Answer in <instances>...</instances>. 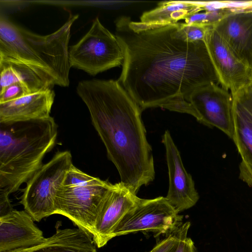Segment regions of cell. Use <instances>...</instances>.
I'll return each mask as SVG.
<instances>
[{"label": "cell", "instance_id": "1", "mask_svg": "<svg viewBox=\"0 0 252 252\" xmlns=\"http://www.w3.org/2000/svg\"><path fill=\"white\" fill-rule=\"evenodd\" d=\"M115 31L124 57L118 80L142 111L160 107L193 116L191 94L220 84L205 41H188L181 23L150 24L123 16Z\"/></svg>", "mask_w": 252, "mask_h": 252}, {"label": "cell", "instance_id": "2", "mask_svg": "<svg viewBox=\"0 0 252 252\" xmlns=\"http://www.w3.org/2000/svg\"><path fill=\"white\" fill-rule=\"evenodd\" d=\"M76 92L88 109L120 182L136 194L155 178L142 110L118 80H83Z\"/></svg>", "mask_w": 252, "mask_h": 252}, {"label": "cell", "instance_id": "3", "mask_svg": "<svg viewBox=\"0 0 252 252\" xmlns=\"http://www.w3.org/2000/svg\"><path fill=\"white\" fill-rule=\"evenodd\" d=\"M57 128L51 116L0 123V189L10 194L32 177L54 147Z\"/></svg>", "mask_w": 252, "mask_h": 252}, {"label": "cell", "instance_id": "4", "mask_svg": "<svg viewBox=\"0 0 252 252\" xmlns=\"http://www.w3.org/2000/svg\"><path fill=\"white\" fill-rule=\"evenodd\" d=\"M78 15L54 32L41 35L19 27L1 15L0 60L19 61L52 74L59 86L68 87L71 68L68 54L70 30Z\"/></svg>", "mask_w": 252, "mask_h": 252}, {"label": "cell", "instance_id": "5", "mask_svg": "<svg viewBox=\"0 0 252 252\" xmlns=\"http://www.w3.org/2000/svg\"><path fill=\"white\" fill-rule=\"evenodd\" d=\"M112 185L107 180L89 175L72 165L57 189L55 214L67 217L92 237L98 208Z\"/></svg>", "mask_w": 252, "mask_h": 252}, {"label": "cell", "instance_id": "6", "mask_svg": "<svg viewBox=\"0 0 252 252\" xmlns=\"http://www.w3.org/2000/svg\"><path fill=\"white\" fill-rule=\"evenodd\" d=\"M68 54L71 67L93 76L122 65L124 57L117 37L103 26L98 17L85 35L69 47Z\"/></svg>", "mask_w": 252, "mask_h": 252}, {"label": "cell", "instance_id": "7", "mask_svg": "<svg viewBox=\"0 0 252 252\" xmlns=\"http://www.w3.org/2000/svg\"><path fill=\"white\" fill-rule=\"evenodd\" d=\"M72 165L69 151L59 152L27 182L21 203L34 220L39 222L55 214L57 189Z\"/></svg>", "mask_w": 252, "mask_h": 252}, {"label": "cell", "instance_id": "8", "mask_svg": "<svg viewBox=\"0 0 252 252\" xmlns=\"http://www.w3.org/2000/svg\"><path fill=\"white\" fill-rule=\"evenodd\" d=\"M183 219L165 197L139 198L115 229L113 237L139 231L167 235L180 227Z\"/></svg>", "mask_w": 252, "mask_h": 252}, {"label": "cell", "instance_id": "9", "mask_svg": "<svg viewBox=\"0 0 252 252\" xmlns=\"http://www.w3.org/2000/svg\"><path fill=\"white\" fill-rule=\"evenodd\" d=\"M189 102L198 122L218 128L232 139L233 101L230 92L219 84H211L193 92Z\"/></svg>", "mask_w": 252, "mask_h": 252}, {"label": "cell", "instance_id": "10", "mask_svg": "<svg viewBox=\"0 0 252 252\" xmlns=\"http://www.w3.org/2000/svg\"><path fill=\"white\" fill-rule=\"evenodd\" d=\"M232 96V139L241 158L239 178L252 187V83Z\"/></svg>", "mask_w": 252, "mask_h": 252}, {"label": "cell", "instance_id": "11", "mask_svg": "<svg viewBox=\"0 0 252 252\" xmlns=\"http://www.w3.org/2000/svg\"><path fill=\"white\" fill-rule=\"evenodd\" d=\"M139 197L121 182L113 184L102 198L96 213L93 240L99 248L113 238V232Z\"/></svg>", "mask_w": 252, "mask_h": 252}, {"label": "cell", "instance_id": "12", "mask_svg": "<svg viewBox=\"0 0 252 252\" xmlns=\"http://www.w3.org/2000/svg\"><path fill=\"white\" fill-rule=\"evenodd\" d=\"M204 41L220 84L231 94L252 83V69L241 62L211 26Z\"/></svg>", "mask_w": 252, "mask_h": 252}, {"label": "cell", "instance_id": "13", "mask_svg": "<svg viewBox=\"0 0 252 252\" xmlns=\"http://www.w3.org/2000/svg\"><path fill=\"white\" fill-rule=\"evenodd\" d=\"M162 142L165 149L169 175V189L165 197L179 213L194 206L199 195L191 175L185 168L180 153L168 130L165 131Z\"/></svg>", "mask_w": 252, "mask_h": 252}, {"label": "cell", "instance_id": "14", "mask_svg": "<svg viewBox=\"0 0 252 252\" xmlns=\"http://www.w3.org/2000/svg\"><path fill=\"white\" fill-rule=\"evenodd\" d=\"M213 28L235 56L252 69V7L228 9Z\"/></svg>", "mask_w": 252, "mask_h": 252}, {"label": "cell", "instance_id": "15", "mask_svg": "<svg viewBox=\"0 0 252 252\" xmlns=\"http://www.w3.org/2000/svg\"><path fill=\"white\" fill-rule=\"evenodd\" d=\"M25 210L13 209L0 217V252H8L38 245L45 238Z\"/></svg>", "mask_w": 252, "mask_h": 252}, {"label": "cell", "instance_id": "16", "mask_svg": "<svg viewBox=\"0 0 252 252\" xmlns=\"http://www.w3.org/2000/svg\"><path fill=\"white\" fill-rule=\"evenodd\" d=\"M55 96L54 91L49 88L0 103V123L49 118Z\"/></svg>", "mask_w": 252, "mask_h": 252}, {"label": "cell", "instance_id": "17", "mask_svg": "<svg viewBox=\"0 0 252 252\" xmlns=\"http://www.w3.org/2000/svg\"><path fill=\"white\" fill-rule=\"evenodd\" d=\"M0 92L16 83L24 84L31 94L59 86L50 73L17 61L0 60Z\"/></svg>", "mask_w": 252, "mask_h": 252}, {"label": "cell", "instance_id": "18", "mask_svg": "<svg viewBox=\"0 0 252 252\" xmlns=\"http://www.w3.org/2000/svg\"><path fill=\"white\" fill-rule=\"evenodd\" d=\"M35 246L8 252H97L92 236L80 228L61 229Z\"/></svg>", "mask_w": 252, "mask_h": 252}, {"label": "cell", "instance_id": "19", "mask_svg": "<svg viewBox=\"0 0 252 252\" xmlns=\"http://www.w3.org/2000/svg\"><path fill=\"white\" fill-rule=\"evenodd\" d=\"M203 10L202 2L164 1L151 10L144 12L141 22L150 24H168L178 23L188 16Z\"/></svg>", "mask_w": 252, "mask_h": 252}, {"label": "cell", "instance_id": "20", "mask_svg": "<svg viewBox=\"0 0 252 252\" xmlns=\"http://www.w3.org/2000/svg\"><path fill=\"white\" fill-rule=\"evenodd\" d=\"M227 11L221 10L206 11L203 13H196L186 17L185 23L189 24H197L205 26H212Z\"/></svg>", "mask_w": 252, "mask_h": 252}, {"label": "cell", "instance_id": "21", "mask_svg": "<svg viewBox=\"0 0 252 252\" xmlns=\"http://www.w3.org/2000/svg\"><path fill=\"white\" fill-rule=\"evenodd\" d=\"M190 226L189 221L183 223L177 229L178 245L174 252H197L192 240L188 236Z\"/></svg>", "mask_w": 252, "mask_h": 252}, {"label": "cell", "instance_id": "22", "mask_svg": "<svg viewBox=\"0 0 252 252\" xmlns=\"http://www.w3.org/2000/svg\"><path fill=\"white\" fill-rule=\"evenodd\" d=\"M31 94L23 84H13L0 92V103L11 101Z\"/></svg>", "mask_w": 252, "mask_h": 252}, {"label": "cell", "instance_id": "23", "mask_svg": "<svg viewBox=\"0 0 252 252\" xmlns=\"http://www.w3.org/2000/svg\"><path fill=\"white\" fill-rule=\"evenodd\" d=\"M181 27L187 39L189 41L193 42L204 41L206 33L211 26L181 23Z\"/></svg>", "mask_w": 252, "mask_h": 252}, {"label": "cell", "instance_id": "24", "mask_svg": "<svg viewBox=\"0 0 252 252\" xmlns=\"http://www.w3.org/2000/svg\"><path fill=\"white\" fill-rule=\"evenodd\" d=\"M178 237L177 230L166 235L158 241L155 246L148 252H174L178 245Z\"/></svg>", "mask_w": 252, "mask_h": 252}, {"label": "cell", "instance_id": "25", "mask_svg": "<svg viewBox=\"0 0 252 252\" xmlns=\"http://www.w3.org/2000/svg\"><path fill=\"white\" fill-rule=\"evenodd\" d=\"M9 195V194L7 191L0 189V217L9 213L13 209Z\"/></svg>", "mask_w": 252, "mask_h": 252}]
</instances>
